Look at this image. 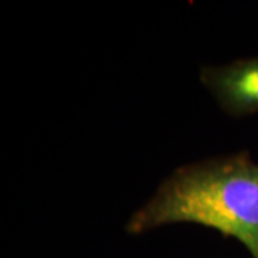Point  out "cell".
Returning a JSON list of instances; mask_svg holds the SVG:
<instances>
[{
	"instance_id": "obj_2",
	"label": "cell",
	"mask_w": 258,
	"mask_h": 258,
	"mask_svg": "<svg viewBox=\"0 0 258 258\" xmlns=\"http://www.w3.org/2000/svg\"><path fill=\"white\" fill-rule=\"evenodd\" d=\"M200 79L230 116L258 113V56L227 64L204 66Z\"/></svg>"
},
{
	"instance_id": "obj_1",
	"label": "cell",
	"mask_w": 258,
	"mask_h": 258,
	"mask_svg": "<svg viewBox=\"0 0 258 258\" xmlns=\"http://www.w3.org/2000/svg\"><path fill=\"white\" fill-rule=\"evenodd\" d=\"M195 224L240 242L258 258V164L247 151L179 166L125 224L139 235Z\"/></svg>"
}]
</instances>
